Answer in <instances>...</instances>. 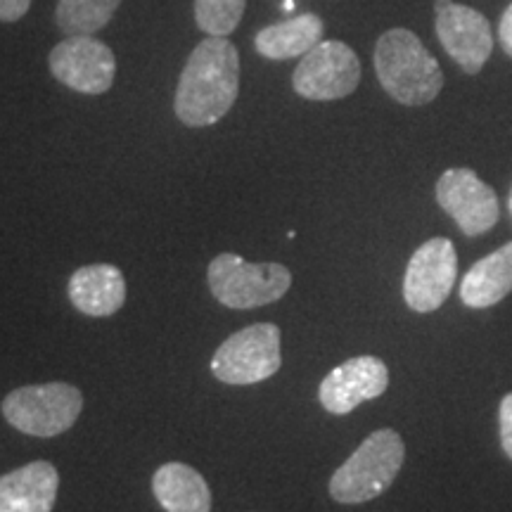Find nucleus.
I'll return each mask as SVG.
<instances>
[{
    "label": "nucleus",
    "mask_w": 512,
    "mask_h": 512,
    "mask_svg": "<svg viewBox=\"0 0 512 512\" xmlns=\"http://www.w3.org/2000/svg\"><path fill=\"white\" fill-rule=\"evenodd\" d=\"M240 91V55L228 38L209 36L192 50L178 79L174 110L185 126L202 128L226 117Z\"/></svg>",
    "instance_id": "1"
},
{
    "label": "nucleus",
    "mask_w": 512,
    "mask_h": 512,
    "mask_svg": "<svg viewBox=\"0 0 512 512\" xmlns=\"http://www.w3.org/2000/svg\"><path fill=\"white\" fill-rule=\"evenodd\" d=\"M375 72L387 95L408 107L427 105L444 88L439 62L408 29H389L377 38Z\"/></svg>",
    "instance_id": "2"
},
{
    "label": "nucleus",
    "mask_w": 512,
    "mask_h": 512,
    "mask_svg": "<svg viewBox=\"0 0 512 512\" xmlns=\"http://www.w3.org/2000/svg\"><path fill=\"white\" fill-rule=\"evenodd\" d=\"M406 458V444L394 430H377L339 465L330 479V496L337 503H368L394 484Z\"/></svg>",
    "instance_id": "3"
},
{
    "label": "nucleus",
    "mask_w": 512,
    "mask_h": 512,
    "mask_svg": "<svg viewBox=\"0 0 512 512\" xmlns=\"http://www.w3.org/2000/svg\"><path fill=\"white\" fill-rule=\"evenodd\" d=\"M81 411L83 394L67 382L29 384L3 399V418L15 430L38 439H50L72 430Z\"/></svg>",
    "instance_id": "4"
},
{
    "label": "nucleus",
    "mask_w": 512,
    "mask_h": 512,
    "mask_svg": "<svg viewBox=\"0 0 512 512\" xmlns=\"http://www.w3.org/2000/svg\"><path fill=\"white\" fill-rule=\"evenodd\" d=\"M209 290L228 309H259L283 299L292 273L280 264H249L238 254H219L207 271Z\"/></svg>",
    "instance_id": "5"
},
{
    "label": "nucleus",
    "mask_w": 512,
    "mask_h": 512,
    "mask_svg": "<svg viewBox=\"0 0 512 512\" xmlns=\"http://www.w3.org/2000/svg\"><path fill=\"white\" fill-rule=\"evenodd\" d=\"M283 366L280 330L273 323H256L230 335L211 358V373L223 384H259Z\"/></svg>",
    "instance_id": "6"
},
{
    "label": "nucleus",
    "mask_w": 512,
    "mask_h": 512,
    "mask_svg": "<svg viewBox=\"0 0 512 512\" xmlns=\"http://www.w3.org/2000/svg\"><path fill=\"white\" fill-rule=\"evenodd\" d=\"M361 62L342 41H320L302 57L292 74V88L304 100H342L358 88Z\"/></svg>",
    "instance_id": "7"
},
{
    "label": "nucleus",
    "mask_w": 512,
    "mask_h": 512,
    "mask_svg": "<svg viewBox=\"0 0 512 512\" xmlns=\"http://www.w3.org/2000/svg\"><path fill=\"white\" fill-rule=\"evenodd\" d=\"M458 278V254L451 240L432 238L415 249L403 275V299L415 313H432L446 302Z\"/></svg>",
    "instance_id": "8"
},
{
    "label": "nucleus",
    "mask_w": 512,
    "mask_h": 512,
    "mask_svg": "<svg viewBox=\"0 0 512 512\" xmlns=\"http://www.w3.org/2000/svg\"><path fill=\"white\" fill-rule=\"evenodd\" d=\"M48 64L57 81L83 95L107 93L117 74L112 50L91 36H67L50 50Z\"/></svg>",
    "instance_id": "9"
},
{
    "label": "nucleus",
    "mask_w": 512,
    "mask_h": 512,
    "mask_svg": "<svg viewBox=\"0 0 512 512\" xmlns=\"http://www.w3.org/2000/svg\"><path fill=\"white\" fill-rule=\"evenodd\" d=\"M434 27L441 46L465 74H479L494 50L491 24L482 12L453 0L434 3Z\"/></svg>",
    "instance_id": "10"
},
{
    "label": "nucleus",
    "mask_w": 512,
    "mask_h": 512,
    "mask_svg": "<svg viewBox=\"0 0 512 512\" xmlns=\"http://www.w3.org/2000/svg\"><path fill=\"white\" fill-rule=\"evenodd\" d=\"M439 207L470 238L484 235L498 223V197L472 169H448L437 183Z\"/></svg>",
    "instance_id": "11"
},
{
    "label": "nucleus",
    "mask_w": 512,
    "mask_h": 512,
    "mask_svg": "<svg viewBox=\"0 0 512 512\" xmlns=\"http://www.w3.org/2000/svg\"><path fill=\"white\" fill-rule=\"evenodd\" d=\"M389 387V370L377 356H356L330 370L320 382V406L332 415H347L361 403L382 396Z\"/></svg>",
    "instance_id": "12"
},
{
    "label": "nucleus",
    "mask_w": 512,
    "mask_h": 512,
    "mask_svg": "<svg viewBox=\"0 0 512 512\" xmlns=\"http://www.w3.org/2000/svg\"><path fill=\"white\" fill-rule=\"evenodd\" d=\"M60 475L48 460L17 467L0 477V512H53Z\"/></svg>",
    "instance_id": "13"
},
{
    "label": "nucleus",
    "mask_w": 512,
    "mask_h": 512,
    "mask_svg": "<svg viewBox=\"0 0 512 512\" xmlns=\"http://www.w3.org/2000/svg\"><path fill=\"white\" fill-rule=\"evenodd\" d=\"M69 302L76 311L93 318L114 316L126 302L124 273L112 264H91L69 278Z\"/></svg>",
    "instance_id": "14"
},
{
    "label": "nucleus",
    "mask_w": 512,
    "mask_h": 512,
    "mask_svg": "<svg viewBox=\"0 0 512 512\" xmlns=\"http://www.w3.org/2000/svg\"><path fill=\"white\" fill-rule=\"evenodd\" d=\"M512 292V242L479 259L460 283V299L470 309H489Z\"/></svg>",
    "instance_id": "15"
},
{
    "label": "nucleus",
    "mask_w": 512,
    "mask_h": 512,
    "mask_svg": "<svg viewBox=\"0 0 512 512\" xmlns=\"http://www.w3.org/2000/svg\"><path fill=\"white\" fill-rule=\"evenodd\" d=\"M152 494L166 512H211L209 484L185 463L159 467L152 477Z\"/></svg>",
    "instance_id": "16"
},
{
    "label": "nucleus",
    "mask_w": 512,
    "mask_h": 512,
    "mask_svg": "<svg viewBox=\"0 0 512 512\" xmlns=\"http://www.w3.org/2000/svg\"><path fill=\"white\" fill-rule=\"evenodd\" d=\"M323 31V19L306 12V15H297L261 29L254 38V46L266 60H292V57H304L311 48H316L323 38Z\"/></svg>",
    "instance_id": "17"
},
{
    "label": "nucleus",
    "mask_w": 512,
    "mask_h": 512,
    "mask_svg": "<svg viewBox=\"0 0 512 512\" xmlns=\"http://www.w3.org/2000/svg\"><path fill=\"white\" fill-rule=\"evenodd\" d=\"M121 0H60L55 17L64 36H93L105 29Z\"/></svg>",
    "instance_id": "18"
},
{
    "label": "nucleus",
    "mask_w": 512,
    "mask_h": 512,
    "mask_svg": "<svg viewBox=\"0 0 512 512\" xmlns=\"http://www.w3.org/2000/svg\"><path fill=\"white\" fill-rule=\"evenodd\" d=\"M242 15L245 0H195L197 27L209 36H230L238 29Z\"/></svg>",
    "instance_id": "19"
},
{
    "label": "nucleus",
    "mask_w": 512,
    "mask_h": 512,
    "mask_svg": "<svg viewBox=\"0 0 512 512\" xmlns=\"http://www.w3.org/2000/svg\"><path fill=\"white\" fill-rule=\"evenodd\" d=\"M498 422H501V446H503L505 456L512 460V394H508L501 401Z\"/></svg>",
    "instance_id": "20"
},
{
    "label": "nucleus",
    "mask_w": 512,
    "mask_h": 512,
    "mask_svg": "<svg viewBox=\"0 0 512 512\" xmlns=\"http://www.w3.org/2000/svg\"><path fill=\"white\" fill-rule=\"evenodd\" d=\"M31 0H0V22H17L27 15Z\"/></svg>",
    "instance_id": "21"
},
{
    "label": "nucleus",
    "mask_w": 512,
    "mask_h": 512,
    "mask_svg": "<svg viewBox=\"0 0 512 512\" xmlns=\"http://www.w3.org/2000/svg\"><path fill=\"white\" fill-rule=\"evenodd\" d=\"M498 38H501V46L505 55L512 57V3L505 8L501 24H498Z\"/></svg>",
    "instance_id": "22"
},
{
    "label": "nucleus",
    "mask_w": 512,
    "mask_h": 512,
    "mask_svg": "<svg viewBox=\"0 0 512 512\" xmlns=\"http://www.w3.org/2000/svg\"><path fill=\"white\" fill-rule=\"evenodd\" d=\"M283 10H285V12H292V10H294V0H285Z\"/></svg>",
    "instance_id": "23"
},
{
    "label": "nucleus",
    "mask_w": 512,
    "mask_h": 512,
    "mask_svg": "<svg viewBox=\"0 0 512 512\" xmlns=\"http://www.w3.org/2000/svg\"><path fill=\"white\" fill-rule=\"evenodd\" d=\"M508 207H510V214H512V188H510V195H508Z\"/></svg>",
    "instance_id": "24"
}]
</instances>
